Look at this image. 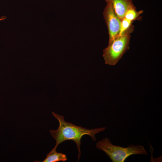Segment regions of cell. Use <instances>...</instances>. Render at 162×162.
Returning <instances> with one entry per match:
<instances>
[{
  "mask_svg": "<svg viewBox=\"0 0 162 162\" xmlns=\"http://www.w3.org/2000/svg\"><path fill=\"white\" fill-rule=\"evenodd\" d=\"M105 0L106 2H110L116 14L121 20L124 18L127 9L134 5L132 0Z\"/></svg>",
  "mask_w": 162,
  "mask_h": 162,
  "instance_id": "obj_5",
  "label": "cell"
},
{
  "mask_svg": "<svg viewBox=\"0 0 162 162\" xmlns=\"http://www.w3.org/2000/svg\"><path fill=\"white\" fill-rule=\"evenodd\" d=\"M133 21L128 20L125 18L121 20L120 31L119 35L123 34L124 32L133 28L132 23Z\"/></svg>",
  "mask_w": 162,
  "mask_h": 162,
  "instance_id": "obj_8",
  "label": "cell"
},
{
  "mask_svg": "<svg viewBox=\"0 0 162 162\" xmlns=\"http://www.w3.org/2000/svg\"><path fill=\"white\" fill-rule=\"evenodd\" d=\"M133 30V27L109 43L108 46L103 50V57L106 64L116 65L129 49L130 34Z\"/></svg>",
  "mask_w": 162,
  "mask_h": 162,
  "instance_id": "obj_3",
  "label": "cell"
},
{
  "mask_svg": "<svg viewBox=\"0 0 162 162\" xmlns=\"http://www.w3.org/2000/svg\"><path fill=\"white\" fill-rule=\"evenodd\" d=\"M98 150L104 151L113 162H123L129 156L134 154L147 155L143 146L131 144L127 147L113 145L107 138L103 139L96 144Z\"/></svg>",
  "mask_w": 162,
  "mask_h": 162,
  "instance_id": "obj_2",
  "label": "cell"
},
{
  "mask_svg": "<svg viewBox=\"0 0 162 162\" xmlns=\"http://www.w3.org/2000/svg\"><path fill=\"white\" fill-rule=\"evenodd\" d=\"M106 3L103 15L108 30L110 43L119 35L121 20L116 14L111 4Z\"/></svg>",
  "mask_w": 162,
  "mask_h": 162,
  "instance_id": "obj_4",
  "label": "cell"
},
{
  "mask_svg": "<svg viewBox=\"0 0 162 162\" xmlns=\"http://www.w3.org/2000/svg\"><path fill=\"white\" fill-rule=\"evenodd\" d=\"M143 12V10L137 11L136 10L135 6L130 7L126 10L124 15V18L129 20H134L140 19V16Z\"/></svg>",
  "mask_w": 162,
  "mask_h": 162,
  "instance_id": "obj_7",
  "label": "cell"
},
{
  "mask_svg": "<svg viewBox=\"0 0 162 162\" xmlns=\"http://www.w3.org/2000/svg\"><path fill=\"white\" fill-rule=\"evenodd\" d=\"M67 160L66 155L61 152H58L56 149H52L47 154L45 159L42 162H56L65 161Z\"/></svg>",
  "mask_w": 162,
  "mask_h": 162,
  "instance_id": "obj_6",
  "label": "cell"
},
{
  "mask_svg": "<svg viewBox=\"0 0 162 162\" xmlns=\"http://www.w3.org/2000/svg\"><path fill=\"white\" fill-rule=\"evenodd\" d=\"M52 115L58 121L59 125L56 130L51 129L50 134L54 139L56 140V143L53 148L56 149L58 145L64 141L67 140H72L76 143L78 151V161L81 155L80 150L81 140L84 135H88L95 141L97 138L95 135L99 132L104 131L106 127L99 128L94 129H87L81 126H77L72 123L67 122L64 119L63 116L52 112Z\"/></svg>",
  "mask_w": 162,
  "mask_h": 162,
  "instance_id": "obj_1",
  "label": "cell"
}]
</instances>
